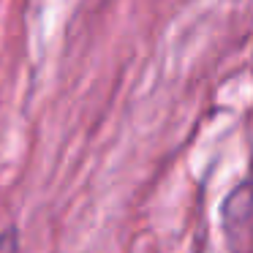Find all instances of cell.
<instances>
[{"label": "cell", "instance_id": "cell-1", "mask_svg": "<svg viewBox=\"0 0 253 253\" xmlns=\"http://www.w3.org/2000/svg\"><path fill=\"white\" fill-rule=\"evenodd\" d=\"M223 212L229 215L226 234H229L234 251H248L253 245V185H251V180H245L242 185H237L231 191V196L226 199Z\"/></svg>", "mask_w": 253, "mask_h": 253}, {"label": "cell", "instance_id": "cell-2", "mask_svg": "<svg viewBox=\"0 0 253 253\" xmlns=\"http://www.w3.org/2000/svg\"><path fill=\"white\" fill-rule=\"evenodd\" d=\"M0 253H19L17 229H6L3 234H0Z\"/></svg>", "mask_w": 253, "mask_h": 253}, {"label": "cell", "instance_id": "cell-3", "mask_svg": "<svg viewBox=\"0 0 253 253\" xmlns=\"http://www.w3.org/2000/svg\"><path fill=\"white\" fill-rule=\"evenodd\" d=\"M251 171H253V128H251ZM253 177V174H251Z\"/></svg>", "mask_w": 253, "mask_h": 253}]
</instances>
